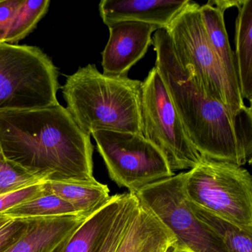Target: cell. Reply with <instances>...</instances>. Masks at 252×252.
I'll return each mask as SVG.
<instances>
[{
  "instance_id": "obj_9",
  "label": "cell",
  "mask_w": 252,
  "mask_h": 252,
  "mask_svg": "<svg viewBox=\"0 0 252 252\" xmlns=\"http://www.w3.org/2000/svg\"><path fill=\"white\" fill-rule=\"evenodd\" d=\"M185 172L153 183L134 194L175 237V249L190 252H229L193 213L184 191Z\"/></svg>"
},
{
  "instance_id": "obj_1",
  "label": "cell",
  "mask_w": 252,
  "mask_h": 252,
  "mask_svg": "<svg viewBox=\"0 0 252 252\" xmlns=\"http://www.w3.org/2000/svg\"><path fill=\"white\" fill-rule=\"evenodd\" d=\"M0 150L45 181H91L94 146L61 104L0 112Z\"/></svg>"
},
{
  "instance_id": "obj_6",
  "label": "cell",
  "mask_w": 252,
  "mask_h": 252,
  "mask_svg": "<svg viewBox=\"0 0 252 252\" xmlns=\"http://www.w3.org/2000/svg\"><path fill=\"white\" fill-rule=\"evenodd\" d=\"M59 88L57 67L39 48L0 43V112L57 105Z\"/></svg>"
},
{
  "instance_id": "obj_5",
  "label": "cell",
  "mask_w": 252,
  "mask_h": 252,
  "mask_svg": "<svg viewBox=\"0 0 252 252\" xmlns=\"http://www.w3.org/2000/svg\"><path fill=\"white\" fill-rule=\"evenodd\" d=\"M189 203L252 234V177L243 166L202 158L185 172Z\"/></svg>"
},
{
  "instance_id": "obj_2",
  "label": "cell",
  "mask_w": 252,
  "mask_h": 252,
  "mask_svg": "<svg viewBox=\"0 0 252 252\" xmlns=\"http://www.w3.org/2000/svg\"><path fill=\"white\" fill-rule=\"evenodd\" d=\"M152 45L155 67L199 154L239 166L251 164L252 107L234 116L225 104L206 97L178 61L166 29L156 31Z\"/></svg>"
},
{
  "instance_id": "obj_8",
  "label": "cell",
  "mask_w": 252,
  "mask_h": 252,
  "mask_svg": "<svg viewBox=\"0 0 252 252\" xmlns=\"http://www.w3.org/2000/svg\"><path fill=\"white\" fill-rule=\"evenodd\" d=\"M141 122L143 136L163 153L173 172L191 169L201 160L156 67L142 82Z\"/></svg>"
},
{
  "instance_id": "obj_11",
  "label": "cell",
  "mask_w": 252,
  "mask_h": 252,
  "mask_svg": "<svg viewBox=\"0 0 252 252\" xmlns=\"http://www.w3.org/2000/svg\"><path fill=\"white\" fill-rule=\"evenodd\" d=\"M191 0H102L99 13L108 26L124 21L139 22L166 29Z\"/></svg>"
},
{
  "instance_id": "obj_15",
  "label": "cell",
  "mask_w": 252,
  "mask_h": 252,
  "mask_svg": "<svg viewBox=\"0 0 252 252\" xmlns=\"http://www.w3.org/2000/svg\"><path fill=\"white\" fill-rule=\"evenodd\" d=\"M45 188L70 203L80 215H91L110 198L106 184L91 181H45Z\"/></svg>"
},
{
  "instance_id": "obj_16",
  "label": "cell",
  "mask_w": 252,
  "mask_h": 252,
  "mask_svg": "<svg viewBox=\"0 0 252 252\" xmlns=\"http://www.w3.org/2000/svg\"><path fill=\"white\" fill-rule=\"evenodd\" d=\"M236 20L234 54L240 94L252 101V1L240 0Z\"/></svg>"
},
{
  "instance_id": "obj_3",
  "label": "cell",
  "mask_w": 252,
  "mask_h": 252,
  "mask_svg": "<svg viewBox=\"0 0 252 252\" xmlns=\"http://www.w3.org/2000/svg\"><path fill=\"white\" fill-rule=\"evenodd\" d=\"M67 110L82 132L98 130L142 135V82L107 76L95 64L67 76L63 88Z\"/></svg>"
},
{
  "instance_id": "obj_12",
  "label": "cell",
  "mask_w": 252,
  "mask_h": 252,
  "mask_svg": "<svg viewBox=\"0 0 252 252\" xmlns=\"http://www.w3.org/2000/svg\"><path fill=\"white\" fill-rule=\"evenodd\" d=\"M131 193L116 194L91 214L51 252H98Z\"/></svg>"
},
{
  "instance_id": "obj_20",
  "label": "cell",
  "mask_w": 252,
  "mask_h": 252,
  "mask_svg": "<svg viewBox=\"0 0 252 252\" xmlns=\"http://www.w3.org/2000/svg\"><path fill=\"white\" fill-rule=\"evenodd\" d=\"M49 0H22L3 43L12 44L24 39L49 9Z\"/></svg>"
},
{
  "instance_id": "obj_13",
  "label": "cell",
  "mask_w": 252,
  "mask_h": 252,
  "mask_svg": "<svg viewBox=\"0 0 252 252\" xmlns=\"http://www.w3.org/2000/svg\"><path fill=\"white\" fill-rule=\"evenodd\" d=\"M175 243L172 232L138 201L132 220L116 252H158Z\"/></svg>"
},
{
  "instance_id": "obj_19",
  "label": "cell",
  "mask_w": 252,
  "mask_h": 252,
  "mask_svg": "<svg viewBox=\"0 0 252 252\" xmlns=\"http://www.w3.org/2000/svg\"><path fill=\"white\" fill-rule=\"evenodd\" d=\"M1 215L10 218H42L80 214L70 203L45 189L44 194L17 205Z\"/></svg>"
},
{
  "instance_id": "obj_23",
  "label": "cell",
  "mask_w": 252,
  "mask_h": 252,
  "mask_svg": "<svg viewBox=\"0 0 252 252\" xmlns=\"http://www.w3.org/2000/svg\"><path fill=\"white\" fill-rule=\"evenodd\" d=\"M36 218H11L0 228V252L9 250L29 229Z\"/></svg>"
},
{
  "instance_id": "obj_7",
  "label": "cell",
  "mask_w": 252,
  "mask_h": 252,
  "mask_svg": "<svg viewBox=\"0 0 252 252\" xmlns=\"http://www.w3.org/2000/svg\"><path fill=\"white\" fill-rule=\"evenodd\" d=\"M91 135L112 181L131 194L175 175L163 153L142 135L98 130Z\"/></svg>"
},
{
  "instance_id": "obj_22",
  "label": "cell",
  "mask_w": 252,
  "mask_h": 252,
  "mask_svg": "<svg viewBox=\"0 0 252 252\" xmlns=\"http://www.w3.org/2000/svg\"><path fill=\"white\" fill-rule=\"evenodd\" d=\"M138 200L135 195L131 194L127 201L118 214L105 240L98 252H116L121 240L123 238L128 225L132 220Z\"/></svg>"
},
{
  "instance_id": "obj_14",
  "label": "cell",
  "mask_w": 252,
  "mask_h": 252,
  "mask_svg": "<svg viewBox=\"0 0 252 252\" xmlns=\"http://www.w3.org/2000/svg\"><path fill=\"white\" fill-rule=\"evenodd\" d=\"M90 215L36 218L27 232L6 252H51Z\"/></svg>"
},
{
  "instance_id": "obj_4",
  "label": "cell",
  "mask_w": 252,
  "mask_h": 252,
  "mask_svg": "<svg viewBox=\"0 0 252 252\" xmlns=\"http://www.w3.org/2000/svg\"><path fill=\"white\" fill-rule=\"evenodd\" d=\"M200 6L190 1L166 30L178 61L200 91L208 98L225 104L234 116H238L246 106L212 48Z\"/></svg>"
},
{
  "instance_id": "obj_21",
  "label": "cell",
  "mask_w": 252,
  "mask_h": 252,
  "mask_svg": "<svg viewBox=\"0 0 252 252\" xmlns=\"http://www.w3.org/2000/svg\"><path fill=\"white\" fill-rule=\"evenodd\" d=\"M45 180L7 160L0 150V194L44 182Z\"/></svg>"
},
{
  "instance_id": "obj_29",
  "label": "cell",
  "mask_w": 252,
  "mask_h": 252,
  "mask_svg": "<svg viewBox=\"0 0 252 252\" xmlns=\"http://www.w3.org/2000/svg\"><path fill=\"white\" fill-rule=\"evenodd\" d=\"M172 252H188V251H185V250H180V249H173V251H172Z\"/></svg>"
},
{
  "instance_id": "obj_10",
  "label": "cell",
  "mask_w": 252,
  "mask_h": 252,
  "mask_svg": "<svg viewBox=\"0 0 252 252\" xmlns=\"http://www.w3.org/2000/svg\"><path fill=\"white\" fill-rule=\"evenodd\" d=\"M108 42L101 53L103 73L127 77L130 69L147 54L152 45V35L158 30L153 25L124 21L107 26Z\"/></svg>"
},
{
  "instance_id": "obj_27",
  "label": "cell",
  "mask_w": 252,
  "mask_h": 252,
  "mask_svg": "<svg viewBox=\"0 0 252 252\" xmlns=\"http://www.w3.org/2000/svg\"><path fill=\"white\" fill-rule=\"evenodd\" d=\"M11 218H8L7 216H4V215H0V228L4 225V224L6 223L8 220Z\"/></svg>"
},
{
  "instance_id": "obj_17",
  "label": "cell",
  "mask_w": 252,
  "mask_h": 252,
  "mask_svg": "<svg viewBox=\"0 0 252 252\" xmlns=\"http://www.w3.org/2000/svg\"><path fill=\"white\" fill-rule=\"evenodd\" d=\"M200 11L212 48L231 85L240 91L234 53L228 40L224 14L209 2L200 6Z\"/></svg>"
},
{
  "instance_id": "obj_28",
  "label": "cell",
  "mask_w": 252,
  "mask_h": 252,
  "mask_svg": "<svg viewBox=\"0 0 252 252\" xmlns=\"http://www.w3.org/2000/svg\"><path fill=\"white\" fill-rule=\"evenodd\" d=\"M175 247V245H172V246H167V247L164 248V249H161L158 252H172Z\"/></svg>"
},
{
  "instance_id": "obj_26",
  "label": "cell",
  "mask_w": 252,
  "mask_h": 252,
  "mask_svg": "<svg viewBox=\"0 0 252 252\" xmlns=\"http://www.w3.org/2000/svg\"><path fill=\"white\" fill-rule=\"evenodd\" d=\"M208 2L224 14L228 8H233V7L237 8L240 4V1H237V0H234V1H231V0H215V1H209Z\"/></svg>"
},
{
  "instance_id": "obj_18",
  "label": "cell",
  "mask_w": 252,
  "mask_h": 252,
  "mask_svg": "<svg viewBox=\"0 0 252 252\" xmlns=\"http://www.w3.org/2000/svg\"><path fill=\"white\" fill-rule=\"evenodd\" d=\"M189 203L196 218L222 242L229 252H252V234L189 202Z\"/></svg>"
},
{
  "instance_id": "obj_25",
  "label": "cell",
  "mask_w": 252,
  "mask_h": 252,
  "mask_svg": "<svg viewBox=\"0 0 252 252\" xmlns=\"http://www.w3.org/2000/svg\"><path fill=\"white\" fill-rule=\"evenodd\" d=\"M22 0H0V43H3Z\"/></svg>"
},
{
  "instance_id": "obj_24",
  "label": "cell",
  "mask_w": 252,
  "mask_h": 252,
  "mask_svg": "<svg viewBox=\"0 0 252 252\" xmlns=\"http://www.w3.org/2000/svg\"><path fill=\"white\" fill-rule=\"evenodd\" d=\"M44 182L8 194H0V215L17 205L44 194L45 192Z\"/></svg>"
}]
</instances>
